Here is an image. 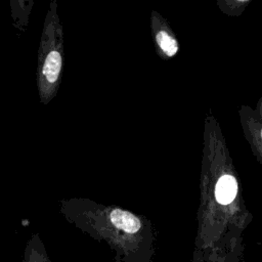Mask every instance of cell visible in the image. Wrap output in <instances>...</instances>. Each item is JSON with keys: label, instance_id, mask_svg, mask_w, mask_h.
Masks as SVG:
<instances>
[{"label": "cell", "instance_id": "1", "mask_svg": "<svg viewBox=\"0 0 262 262\" xmlns=\"http://www.w3.org/2000/svg\"><path fill=\"white\" fill-rule=\"evenodd\" d=\"M59 211L69 223L83 233L105 243L116 262L154 261L156 234L146 217L86 198L62 200Z\"/></svg>", "mask_w": 262, "mask_h": 262}, {"label": "cell", "instance_id": "2", "mask_svg": "<svg viewBox=\"0 0 262 262\" xmlns=\"http://www.w3.org/2000/svg\"><path fill=\"white\" fill-rule=\"evenodd\" d=\"M64 62L62 24L57 13V2L49 4L37 54V90L42 104H48L57 94Z\"/></svg>", "mask_w": 262, "mask_h": 262}, {"label": "cell", "instance_id": "3", "mask_svg": "<svg viewBox=\"0 0 262 262\" xmlns=\"http://www.w3.org/2000/svg\"><path fill=\"white\" fill-rule=\"evenodd\" d=\"M241 229L231 227L214 247L194 250L189 262H245Z\"/></svg>", "mask_w": 262, "mask_h": 262}, {"label": "cell", "instance_id": "4", "mask_svg": "<svg viewBox=\"0 0 262 262\" xmlns=\"http://www.w3.org/2000/svg\"><path fill=\"white\" fill-rule=\"evenodd\" d=\"M150 20L155 45L159 55L163 58L174 57L178 53L179 45L173 32L162 16L156 11H152Z\"/></svg>", "mask_w": 262, "mask_h": 262}, {"label": "cell", "instance_id": "5", "mask_svg": "<svg viewBox=\"0 0 262 262\" xmlns=\"http://www.w3.org/2000/svg\"><path fill=\"white\" fill-rule=\"evenodd\" d=\"M21 262H52L39 233H33L27 241Z\"/></svg>", "mask_w": 262, "mask_h": 262}, {"label": "cell", "instance_id": "6", "mask_svg": "<svg viewBox=\"0 0 262 262\" xmlns=\"http://www.w3.org/2000/svg\"><path fill=\"white\" fill-rule=\"evenodd\" d=\"M237 193V183L232 175L221 176L215 186V200L219 205H230Z\"/></svg>", "mask_w": 262, "mask_h": 262}, {"label": "cell", "instance_id": "7", "mask_svg": "<svg viewBox=\"0 0 262 262\" xmlns=\"http://www.w3.org/2000/svg\"><path fill=\"white\" fill-rule=\"evenodd\" d=\"M258 138H259V144L262 148V126L259 128V133H258Z\"/></svg>", "mask_w": 262, "mask_h": 262}]
</instances>
